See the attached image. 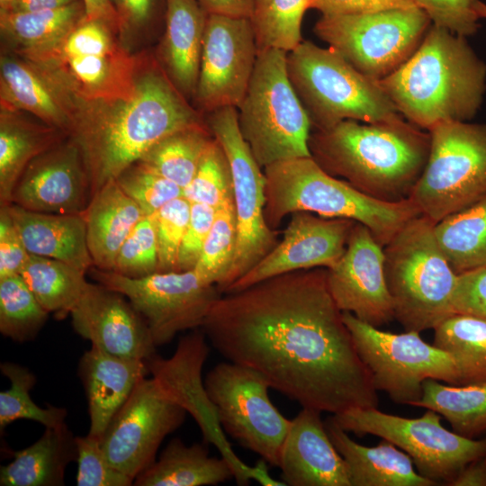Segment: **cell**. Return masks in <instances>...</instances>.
<instances>
[{
	"mask_svg": "<svg viewBox=\"0 0 486 486\" xmlns=\"http://www.w3.org/2000/svg\"><path fill=\"white\" fill-rule=\"evenodd\" d=\"M201 328L226 360L253 369L302 408L331 415L378 408L377 391L330 294L325 267L222 293Z\"/></svg>",
	"mask_w": 486,
	"mask_h": 486,
	"instance_id": "obj_1",
	"label": "cell"
},
{
	"mask_svg": "<svg viewBox=\"0 0 486 486\" xmlns=\"http://www.w3.org/2000/svg\"><path fill=\"white\" fill-rule=\"evenodd\" d=\"M68 110V135L81 150L91 198L166 137L206 124L157 66L138 69L130 86L113 98L73 104Z\"/></svg>",
	"mask_w": 486,
	"mask_h": 486,
	"instance_id": "obj_2",
	"label": "cell"
},
{
	"mask_svg": "<svg viewBox=\"0 0 486 486\" xmlns=\"http://www.w3.org/2000/svg\"><path fill=\"white\" fill-rule=\"evenodd\" d=\"M311 158L327 173L384 202L410 197L428 161L429 132L403 119L346 120L310 133Z\"/></svg>",
	"mask_w": 486,
	"mask_h": 486,
	"instance_id": "obj_3",
	"label": "cell"
},
{
	"mask_svg": "<svg viewBox=\"0 0 486 486\" xmlns=\"http://www.w3.org/2000/svg\"><path fill=\"white\" fill-rule=\"evenodd\" d=\"M379 83L400 114L429 130L476 115L486 91V64L465 37L433 24L413 54Z\"/></svg>",
	"mask_w": 486,
	"mask_h": 486,
	"instance_id": "obj_4",
	"label": "cell"
},
{
	"mask_svg": "<svg viewBox=\"0 0 486 486\" xmlns=\"http://www.w3.org/2000/svg\"><path fill=\"white\" fill-rule=\"evenodd\" d=\"M263 171L264 217L274 230L287 215L308 212L360 222L384 247L409 220L421 214L410 198L384 202L369 196L327 173L311 157L276 162Z\"/></svg>",
	"mask_w": 486,
	"mask_h": 486,
	"instance_id": "obj_5",
	"label": "cell"
},
{
	"mask_svg": "<svg viewBox=\"0 0 486 486\" xmlns=\"http://www.w3.org/2000/svg\"><path fill=\"white\" fill-rule=\"evenodd\" d=\"M435 224L420 214L383 247L394 319L405 331L434 329L454 314L453 295L458 274L436 241Z\"/></svg>",
	"mask_w": 486,
	"mask_h": 486,
	"instance_id": "obj_6",
	"label": "cell"
},
{
	"mask_svg": "<svg viewBox=\"0 0 486 486\" xmlns=\"http://www.w3.org/2000/svg\"><path fill=\"white\" fill-rule=\"evenodd\" d=\"M286 68L315 130L346 120L371 123L402 120L379 81L359 72L330 47L302 40L287 52Z\"/></svg>",
	"mask_w": 486,
	"mask_h": 486,
	"instance_id": "obj_7",
	"label": "cell"
},
{
	"mask_svg": "<svg viewBox=\"0 0 486 486\" xmlns=\"http://www.w3.org/2000/svg\"><path fill=\"white\" fill-rule=\"evenodd\" d=\"M287 52L258 50L254 71L237 108L241 136L261 168L311 157L310 120L288 76Z\"/></svg>",
	"mask_w": 486,
	"mask_h": 486,
	"instance_id": "obj_8",
	"label": "cell"
},
{
	"mask_svg": "<svg viewBox=\"0 0 486 486\" xmlns=\"http://www.w3.org/2000/svg\"><path fill=\"white\" fill-rule=\"evenodd\" d=\"M113 32L104 22L84 19L56 44L22 54L57 88L68 110L73 104L113 98L133 82L136 61Z\"/></svg>",
	"mask_w": 486,
	"mask_h": 486,
	"instance_id": "obj_9",
	"label": "cell"
},
{
	"mask_svg": "<svg viewBox=\"0 0 486 486\" xmlns=\"http://www.w3.org/2000/svg\"><path fill=\"white\" fill-rule=\"evenodd\" d=\"M428 131V161L409 198L437 223L486 196V124L445 122Z\"/></svg>",
	"mask_w": 486,
	"mask_h": 486,
	"instance_id": "obj_10",
	"label": "cell"
},
{
	"mask_svg": "<svg viewBox=\"0 0 486 486\" xmlns=\"http://www.w3.org/2000/svg\"><path fill=\"white\" fill-rule=\"evenodd\" d=\"M430 22L417 6L322 14L314 32L359 72L380 81L413 54Z\"/></svg>",
	"mask_w": 486,
	"mask_h": 486,
	"instance_id": "obj_11",
	"label": "cell"
},
{
	"mask_svg": "<svg viewBox=\"0 0 486 486\" xmlns=\"http://www.w3.org/2000/svg\"><path fill=\"white\" fill-rule=\"evenodd\" d=\"M427 411L418 418H403L377 408L353 409L334 420L358 436L374 435L404 451L417 472L437 484L450 486L464 467L486 454V437L468 438L443 427L442 416Z\"/></svg>",
	"mask_w": 486,
	"mask_h": 486,
	"instance_id": "obj_12",
	"label": "cell"
},
{
	"mask_svg": "<svg viewBox=\"0 0 486 486\" xmlns=\"http://www.w3.org/2000/svg\"><path fill=\"white\" fill-rule=\"evenodd\" d=\"M343 320L370 372L374 387L393 402L415 406L427 379L458 385L459 373L453 358L424 341L419 332L383 331L346 311Z\"/></svg>",
	"mask_w": 486,
	"mask_h": 486,
	"instance_id": "obj_13",
	"label": "cell"
},
{
	"mask_svg": "<svg viewBox=\"0 0 486 486\" xmlns=\"http://www.w3.org/2000/svg\"><path fill=\"white\" fill-rule=\"evenodd\" d=\"M203 382L223 432L278 467L292 419L271 401L267 382L251 368L224 361L206 374Z\"/></svg>",
	"mask_w": 486,
	"mask_h": 486,
	"instance_id": "obj_14",
	"label": "cell"
},
{
	"mask_svg": "<svg viewBox=\"0 0 486 486\" xmlns=\"http://www.w3.org/2000/svg\"><path fill=\"white\" fill-rule=\"evenodd\" d=\"M205 122L230 164L237 219V247L231 267L218 288L222 293L278 243L277 232L266 222V178L241 136L238 110L224 107L207 113Z\"/></svg>",
	"mask_w": 486,
	"mask_h": 486,
	"instance_id": "obj_15",
	"label": "cell"
},
{
	"mask_svg": "<svg viewBox=\"0 0 486 486\" xmlns=\"http://www.w3.org/2000/svg\"><path fill=\"white\" fill-rule=\"evenodd\" d=\"M98 284L123 294L146 321L156 346L183 331L200 328L222 295L215 284L202 283L194 270L158 272L130 278L92 266Z\"/></svg>",
	"mask_w": 486,
	"mask_h": 486,
	"instance_id": "obj_16",
	"label": "cell"
},
{
	"mask_svg": "<svg viewBox=\"0 0 486 486\" xmlns=\"http://www.w3.org/2000/svg\"><path fill=\"white\" fill-rule=\"evenodd\" d=\"M186 414L154 378L141 379L101 437L108 462L134 481L154 464L163 440Z\"/></svg>",
	"mask_w": 486,
	"mask_h": 486,
	"instance_id": "obj_17",
	"label": "cell"
},
{
	"mask_svg": "<svg viewBox=\"0 0 486 486\" xmlns=\"http://www.w3.org/2000/svg\"><path fill=\"white\" fill-rule=\"evenodd\" d=\"M258 54L250 18L209 14L194 99L202 112L238 108Z\"/></svg>",
	"mask_w": 486,
	"mask_h": 486,
	"instance_id": "obj_18",
	"label": "cell"
},
{
	"mask_svg": "<svg viewBox=\"0 0 486 486\" xmlns=\"http://www.w3.org/2000/svg\"><path fill=\"white\" fill-rule=\"evenodd\" d=\"M208 342L201 328L193 329L179 339L169 358L155 355L146 363L151 377L195 419L203 441L213 444L231 463L237 483L247 485L256 477V468L247 466L231 450L204 388L202 371L210 353Z\"/></svg>",
	"mask_w": 486,
	"mask_h": 486,
	"instance_id": "obj_19",
	"label": "cell"
},
{
	"mask_svg": "<svg viewBox=\"0 0 486 486\" xmlns=\"http://www.w3.org/2000/svg\"><path fill=\"white\" fill-rule=\"evenodd\" d=\"M326 269L328 290L341 311L376 328L394 319L383 247L366 226L355 223L344 254Z\"/></svg>",
	"mask_w": 486,
	"mask_h": 486,
	"instance_id": "obj_20",
	"label": "cell"
},
{
	"mask_svg": "<svg viewBox=\"0 0 486 486\" xmlns=\"http://www.w3.org/2000/svg\"><path fill=\"white\" fill-rule=\"evenodd\" d=\"M291 215L283 238L224 293L285 273L332 266L344 254L356 222L316 216L308 212H296Z\"/></svg>",
	"mask_w": 486,
	"mask_h": 486,
	"instance_id": "obj_21",
	"label": "cell"
},
{
	"mask_svg": "<svg viewBox=\"0 0 486 486\" xmlns=\"http://www.w3.org/2000/svg\"><path fill=\"white\" fill-rule=\"evenodd\" d=\"M90 199L83 156L70 137L29 163L14 188L11 203L32 212L74 214L83 213Z\"/></svg>",
	"mask_w": 486,
	"mask_h": 486,
	"instance_id": "obj_22",
	"label": "cell"
},
{
	"mask_svg": "<svg viewBox=\"0 0 486 486\" xmlns=\"http://www.w3.org/2000/svg\"><path fill=\"white\" fill-rule=\"evenodd\" d=\"M70 316L75 332L103 351L143 361L157 355L146 321L119 292L88 283Z\"/></svg>",
	"mask_w": 486,
	"mask_h": 486,
	"instance_id": "obj_23",
	"label": "cell"
},
{
	"mask_svg": "<svg viewBox=\"0 0 486 486\" xmlns=\"http://www.w3.org/2000/svg\"><path fill=\"white\" fill-rule=\"evenodd\" d=\"M320 411L302 408L292 419L278 467L290 486H351L346 464L330 440Z\"/></svg>",
	"mask_w": 486,
	"mask_h": 486,
	"instance_id": "obj_24",
	"label": "cell"
},
{
	"mask_svg": "<svg viewBox=\"0 0 486 486\" xmlns=\"http://www.w3.org/2000/svg\"><path fill=\"white\" fill-rule=\"evenodd\" d=\"M147 374L149 370L143 360L120 357L94 346L82 355L78 375L87 400L88 435L101 440L112 418Z\"/></svg>",
	"mask_w": 486,
	"mask_h": 486,
	"instance_id": "obj_25",
	"label": "cell"
},
{
	"mask_svg": "<svg viewBox=\"0 0 486 486\" xmlns=\"http://www.w3.org/2000/svg\"><path fill=\"white\" fill-rule=\"evenodd\" d=\"M208 14L200 0H166L161 58L166 76L186 100L195 94Z\"/></svg>",
	"mask_w": 486,
	"mask_h": 486,
	"instance_id": "obj_26",
	"label": "cell"
},
{
	"mask_svg": "<svg viewBox=\"0 0 486 486\" xmlns=\"http://www.w3.org/2000/svg\"><path fill=\"white\" fill-rule=\"evenodd\" d=\"M327 432L344 458L351 486H434L421 476L411 458L392 442L382 440L373 446L354 441L332 418L325 420Z\"/></svg>",
	"mask_w": 486,
	"mask_h": 486,
	"instance_id": "obj_27",
	"label": "cell"
},
{
	"mask_svg": "<svg viewBox=\"0 0 486 486\" xmlns=\"http://www.w3.org/2000/svg\"><path fill=\"white\" fill-rule=\"evenodd\" d=\"M8 208L30 254L60 260L86 273L94 266L83 213L38 212L13 203Z\"/></svg>",
	"mask_w": 486,
	"mask_h": 486,
	"instance_id": "obj_28",
	"label": "cell"
},
{
	"mask_svg": "<svg viewBox=\"0 0 486 486\" xmlns=\"http://www.w3.org/2000/svg\"><path fill=\"white\" fill-rule=\"evenodd\" d=\"M83 214L94 266L112 271L122 245L144 212L114 180L92 196Z\"/></svg>",
	"mask_w": 486,
	"mask_h": 486,
	"instance_id": "obj_29",
	"label": "cell"
},
{
	"mask_svg": "<svg viewBox=\"0 0 486 486\" xmlns=\"http://www.w3.org/2000/svg\"><path fill=\"white\" fill-rule=\"evenodd\" d=\"M76 436L65 423L45 428L32 445L14 453L0 469L1 486H62L68 464L76 461Z\"/></svg>",
	"mask_w": 486,
	"mask_h": 486,
	"instance_id": "obj_30",
	"label": "cell"
},
{
	"mask_svg": "<svg viewBox=\"0 0 486 486\" xmlns=\"http://www.w3.org/2000/svg\"><path fill=\"white\" fill-rule=\"evenodd\" d=\"M0 83L1 109L28 112L68 134L71 118L57 88L33 65L2 55Z\"/></svg>",
	"mask_w": 486,
	"mask_h": 486,
	"instance_id": "obj_31",
	"label": "cell"
},
{
	"mask_svg": "<svg viewBox=\"0 0 486 486\" xmlns=\"http://www.w3.org/2000/svg\"><path fill=\"white\" fill-rule=\"evenodd\" d=\"M235 470L225 457L211 456L208 444L186 445L175 437L158 458L134 480L136 486L217 485L235 478Z\"/></svg>",
	"mask_w": 486,
	"mask_h": 486,
	"instance_id": "obj_32",
	"label": "cell"
},
{
	"mask_svg": "<svg viewBox=\"0 0 486 486\" xmlns=\"http://www.w3.org/2000/svg\"><path fill=\"white\" fill-rule=\"evenodd\" d=\"M15 112L1 109L0 206L11 204L14 188L29 163L62 140L63 130L35 125Z\"/></svg>",
	"mask_w": 486,
	"mask_h": 486,
	"instance_id": "obj_33",
	"label": "cell"
},
{
	"mask_svg": "<svg viewBox=\"0 0 486 486\" xmlns=\"http://www.w3.org/2000/svg\"><path fill=\"white\" fill-rule=\"evenodd\" d=\"M86 17L82 0L55 9L0 12L3 39L22 53L49 48Z\"/></svg>",
	"mask_w": 486,
	"mask_h": 486,
	"instance_id": "obj_34",
	"label": "cell"
},
{
	"mask_svg": "<svg viewBox=\"0 0 486 486\" xmlns=\"http://www.w3.org/2000/svg\"><path fill=\"white\" fill-rule=\"evenodd\" d=\"M434 232L457 274L486 268V196L436 223Z\"/></svg>",
	"mask_w": 486,
	"mask_h": 486,
	"instance_id": "obj_35",
	"label": "cell"
},
{
	"mask_svg": "<svg viewBox=\"0 0 486 486\" xmlns=\"http://www.w3.org/2000/svg\"><path fill=\"white\" fill-rule=\"evenodd\" d=\"M415 406L436 411L465 437L477 438L486 432V382L453 385L427 379Z\"/></svg>",
	"mask_w": 486,
	"mask_h": 486,
	"instance_id": "obj_36",
	"label": "cell"
},
{
	"mask_svg": "<svg viewBox=\"0 0 486 486\" xmlns=\"http://www.w3.org/2000/svg\"><path fill=\"white\" fill-rule=\"evenodd\" d=\"M20 275L42 307L60 320L70 315L89 283L86 272L33 254H30Z\"/></svg>",
	"mask_w": 486,
	"mask_h": 486,
	"instance_id": "obj_37",
	"label": "cell"
},
{
	"mask_svg": "<svg viewBox=\"0 0 486 486\" xmlns=\"http://www.w3.org/2000/svg\"><path fill=\"white\" fill-rule=\"evenodd\" d=\"M433 345L447 353L459 373L458 385L486 382V320L454 313L434 328Z\"/></svg>",
	"mask_w": 486,
	"mask_h": 486,
	"instance_id": "obj_38",
	"label": "cell"
},
{
	"mask_svg": "<svg viewBox=\"0 0 486 486\" xmlns=\"http://www.w3.org/2000/svg\"><path fill=\"white\" fill-rule=\"evenodd\" d=\"M213 140L207 124L190 127L166 137L139 161L184 189L193 180Z\"/></svg>",
	"mask_w": 486,
	"mask_h": 486,
	"instance_id": "obj_39",
	"label": "cell"
},
{
	"mask_svg": "<svg viewBox=\"0 0 486 486\" xmlns=\"http://www.w3.org/2000/svg\"><path fill=\"white\" fill-rule=\"evenodd\" d=\"M312 0H255L250 17L258 50L289 52L302 41L304 13Z\"/></svg>",
	"mask_w": 486,
	"mask_h": 486,
	"instance_id": "obj_40",
	"label": "cell"
},
{
	"mask_svg": "<svg viewBox=\"0 0 486 486\" xmlns=\"http://www.w3.org/2000/svg\"><path fill=\"white\" fill-rule=\"evenodd\" d=\"M0 369L10 381V387L0 392L1 431L19 419L32 420L45 428H54L65 423L68 416L65 408L50 404L41 408L32 400L30 392L37 380L27 367L13 362H4Z\"/></svg>",
	"mask_w": 486,
	"mask_h": 486,
	"instance_id": "obj_41",
	"label": "cell"
},
{
	"mask_svg": "<svg viewBox=\"0 0 486 486\" xmlns=\"http://www.w3.org/2000/svg\"><path fill=\"white\" fill-rule=\"evenodd\" d=\"M49 312L20 274L0 279V332L15 342L33 340Z\"/></svg>",
	"mask_w": 486,
	"mask_h": 486,
	"instance_id": "obj_42",
	"label": "cell"
},
{
	"mask_svg": "<svg viewBox=\"0 0 486 486\" xmlns=\"http://www.w3.org/2000/svg\"><path fill=\"white\" fill-rule=\"evenodd\" d=\"M237 219L233 199L216 210L211 230L204 242L199 260L193 269L199 279L218 288L225 280L237 247Z\"/></svg>",
	"mask_w": 486,
	"mask_h": 486,
	"instance_id": "obj_43",
	"label": "cell"
},
{
	"mask_svg": "<svg viewBox=\"0 0 486 486\" xmlns=\"http://www.w3.org/2000/svg\"><path fill=\"white\" fill-rule=\"evenodd\" d=\"M183 196L190 203L206 204L215 209L233 199L230 164L215 138L193 180L183 189Z\"/></svg>",
	"mask_w": 486,
	"mask_h": 486,
	"instance_id": "obj_44",
	"label": "cell"
},
{
	"mask_svg": "<svg viewBox=\"0 0 486 486\" xmlns=\"http://www.w3.org/2000/svg\"><path fill=\"white\" fill-rule=\"evenodd\" d=\"M115 181L145 215L154 214L167 202L183 196V188L140 161L126 168Z\"/></svg>",
	"mask_w": 486,
	"mask_h": 486,
	"instance_id": "obj_45",
	"label": "cell"
},
{
	"mask_svg": "<svg viewBox=\"0 0 486 486\" xmlns=\"http://www.w3.org/2000/svg\"><path fill=\"white\" fill-rule=\"evenodd\" d=\"M112 271L130 278L158 272L155 213L145 215L133 228L119 250Z\"/></svg>",
	"mask_w": 486,
	"mask_h": 486,
	"instance_id": "obj_46",
	"label": "cell"
},
{
	"mask_svg": "<svg viewBox=\"0 0 486 486\" xmlns=\"http://www.w3.org/2000/svg\"><path fill=\"white\" fill-rule=\"evenodd\" d=\"M191 203L178 197L155 213L158 248V272L178 271L181 243L189 220Z\"/></svg>",
	"mask_w": 486,
	"mask_h": 486,
	"instance_id": "obj_47",
	"label": "cell"
},
{
	"mask_svg": "<svg viewBox=\"0 0 486 486\" xmlns=\"http://www.w3.org/2000/svg\"><path fill=\"white\" fill-rule=\"evenodd\" d=\"M78 486H130L133 480L107 460L101 440L90 435L76 436Z\"/></svg>",
	"mask_w": 486,
	"mask_h": 486,
	"instance_id": "obj_48",
	"label": "cell"
},
{
	"mask_svg": "<svg viewBox=\"0 0 486 486\" xmlns=\"http://www.w3.org/2000/svg\"><path fill=\"white\" fill-rule=\"evenodd\" d=\"M433 24L453 33L468 37L477 32L481 19L476 5L479 0H412Z\"/></svg>",
	"mask_w": 486,
	"mask_h": 486,
	"instance_id": "obj_49",
	"label": "cell"
},
{
	"mask_svg": "<svg viewBox=\"0 0 486 486\" xmlns=\"http://www.w3.org/2000/svg\"><path fill=\"white\" fill-rule=\"evenodd\" d=\"M216 210L206 204L191 203L189 220L178 254V271L193 270L212 226Z\"/></svg>",
	"mask_w": 486,
	"mask_h": 486,
	"instance_id": "obj_50",
	"label": "cell"
},
{
	"mask_svg": "<svg viewBox=\"0 0 486 486\" xmlns=\"http://www.w3.org/2000/svg\"><path fill=\"white\" fill-rule=\"evenodd\" d=\"M29 256L8 205L0 206V279L20 274Z\"/></svg>",
	"mask_w": 486,
	"mask_h": 486,
	"instance_id": "obj_51",
	"label": "cell"
},
{
	"mask_svg": "<svg viewBox=\"0 0 486 486\" xmlns=\"http://www.w3.org/2000/svg\"><path fill=\"white\" fill-rule=\"evenodd\" d=\"M453 310L486 320V268L458 274Z\"/></svg>",
	"mask_w": 486,
	"mask_h": 486,
	"instance_id": "obj_52",
	"label": "cell"
},
{
	"mask_svg": "<svg viewBox=\"0 0 486 486\" xmlns=\"http://www.w3.org/2000/svg\"><path fill=\"white\" fill-rule=\"evenodd\" d=\"M416 6L412 0H312L322 14L368 13Z\"/></svg>",
	"mask_w": 486,
	"mask_h": 486,
	"instance_id": "obj_53",
	"label": "cell"
},
{
	"mask_svg": "<svg viewBox=\"0 0 486 486\" xmlns=\"http://www.w3.org/2000/svg\"><path fill=\"white\" fill-rule=\"evenodd\" d=\"M118 16L119 32L139 31L151 21L156 12L157 0H110Z\"/></svg>",
	"mask_w": 486,
	"mask_h": 486,
	"instance_id": "obj_54",
	"label": "cell"
},
{
	"mask_svg": "<svg viewBox=\"0 0 486 486\" xmlns=\"http://www.w3.org/2000/svg\"><path fill=\"white\" fill-rule=\"evenodd\" d=\"M209 14L250 18L255 0H200Z\"/></svg>",
	"mask_w": 486,
	"mask_h": 486,
	"instance_id": "obj_55",
	"label": "cell"
},
{
	"mask_svg": "<svg viewBox=\"0 0 486 486\" xmlns=\"http://www.w3.org/2000/svg\"><path fill=\"white\" fill-rule=\"evenodd\" d=\"M85 5V20L99 21L119 32V21L110 0H82Z\"/></svg>",
	"mask_w": 486,
	"mask_h": 486,
	"instance_id": "obj_56",
	"label": "cell"
},
{
	"mask_svg": "<svg viewBox=\"0 0 486 486\" xmlns=\"http://www.w3.org/2000/svg\"><path fill=\"white\" fill-rule=\"evenodd\" d=\"M450 486H486V454L468 463Z\"/></svg>",
	"mask_w": 486,
	"mask_h": 486,
	"instance_id": "obj_57",
	"label": "cell"
},
{
	"mask_svg": "<svg viewBox=\"0 0 486 486\" xmlns=\"http://www.w3.org/2000/svg\"><path fill=\"white\" fill-rule=\"evenodd\" d=\"M78 0H18L14 9L12 11L55 9L68 5Z\"/></svg>",
	"mask_w": 486,
	"mask_h": 486,
	"instance_id": "obj_58",
	"label": "cell"
},
{
	"mask_svg": "<svg viewBox=\"0 0 486 486\" xmlns=\"http://www.w3.org/2000/svg\"><path fill=\"white\" fill-rule=\"evenodd\" d=\"M18 0H0V12H8L14 9Z\"/></svg>",
	"mask_w": 486,
	"mask_h": 486,
	"instance_id": "obj_59",
	"label": "cell"
},
{
	"mask_svg": "<svg viewBox=\"0 0 486 486\" xmlns=\"http://www.w3.org/2000/svg\"><path fill=\"white\" fill-rule=\"evenodd\" d=\"M477 12L480 18H486V4L479 1L477 4Z\"/></svg>",
	"mask_w": 486,
	"mask_h": 486,
	"instance_id": "obj_60",
	"label": "cell"
}]
</instances>
